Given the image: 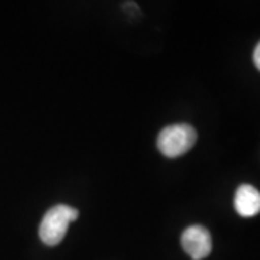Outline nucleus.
<instances>
[{"label": "nucleus", "instance_id": "obj_3", "mask_svg": "<svg viewBox=\"0 0 260 260\" xmlns=\"http://www.w3.org/2000/svg\"><path fill=\"white\" fill-rule=\"evenodd\" d=\"M182 247L194 260L205 259L213 249L211 234L204 225H189L181 237Z\"/></svg>", "mask_w": 260, "mask_h": 260}, {"label": "nucleus", "instance_id": "obj_1", "mask_svg": "<svg viewBox=\"0 0 260 260\" xmlns=\"http://www.w3.org/2000/svg\"><path fill=\"white\" fill-rule=\"evenodd\" d=\"M78 218V210L67 204H58L48 210L41 225L39 237L47 246H56L64 240L70 223Z\"/></svg>", "mask_w": 260, "mask_h": 260}, {"label": "nucleus", "instance_id": "obj_4", "mask_svg": "<svg viewBox=\"0 0 260 260\" xmlns=\"http://www.w3.org/2000/svg\"><path fill=\"white\" fill-rule=\"evenodd\" d=\"M234 208L242 217H253L260 213V192L254 186L240 185L234 195Z\"/></svg>", "mask_w": 260, "mask_h": 260}, {"label": "nucleus", "instance_id": "obj_2", "mask_svg": "<svg viewBox=\"0 0 260 260\" xmlns=\"http://www.w3.org/2000/svg\"><path fill=\"white\" fill-rule=\"evenodd\" d=\"M197 142V132L185 123L171 124L160 130L158 136V149L168 158H178L186 153Z\"/></svg>", "mask_w": 260, "mask_h": 260}, {"label": "nucleus", "instance_id": "obj_5", "mask_svg": "<svg viewBox=\"0 0 260 260\" xmlns=\"http://www.w3.org/2000/svg\"><path fill=\"white\" fill-rule=\"evenodd\" d=\"M253 59H254V64L260 70V42L257 44V47L254 49V54H253Z\"/></svg>", "mask_w": 260, "mask_h": 260}]
</instances>
